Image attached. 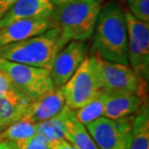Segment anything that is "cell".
<instances>
[{
    "instance_id": "6da1fadb",
    "label": "cell",
    "mask_w": 149,
    "mask_h": 149,
    "mask_svg": "<svg viewBox=\"0 0 149 149\" xmlns=\"http://www.w3.org/2000/svg\"><path fill=\"white\" fill-rule=\"evenodd\" d=\"M91 39L92 55L109 62L129 65L125 9L120 3L109 1L101 7Z\"/></svg>"
},
{
    "instance_id": "7a4b0ae2",
    "label": "cell",
    "mask_w": 149,
    "mask_h": 149,
    "mask_svg": "<svg viewBox=\"0 0 149 149\" xmlns=\"http://www.w3.org/2000/svg\"><path fill=\"white\" fill-rule=\"evenodd\" d=\"M69 43L62 37L58 27L25 40L0 47V58L50 70L57 53Z\"/></svg>"
},
{
    "instance_id": "3957f363",
    "label": "cell",
    "mask_w": 149,
    "mask_h": 149,
    "mask_svg": "<svg viewBox=\"0 0 149 149\" xmlns=\"http://www.w3.org/2000/svg\"><path fill=\"white\" fill-rule=\"evenodd\" d=\"M101 10L99 0H73L53 7L50 17L68 42H86L93 35Z\"/></svg>"
},
{
    "instance_id": "277c9868",
    "label": "cell",
    "mask_w": 149,
    "mask_h": 149,
    "mask_svg": "<svg viewBox=\"0 0 149 149\" xmlns=\"http://www.w3.org/2000/svg\"><path fill=\"white\" fill-rule=\"evenodd\" d=\"M0 72L5 74L17 89L32 102L37 101L53 88L49 71L0 58Z\"/></svg>"
},
{
    "instance_id": "5b68a950",
    "label": "cell",
    "mask_w": 149,
    "mask_h": 149,
    "mask_svg": "<svg viewBox=\"0 0 149 149\" xmlns=\"http://www.w3.org/2000/svg\"><path fill=\"white\" fill-rule=\"evenodd\" d=\"M96 57L97 72L101 89L107 93H135L145 102L147 100V82L141 79L129 65L109 62Z\"/></svg>"
},
{
    "instance_id": "8992f818",
    "label": "cell",
    "mask_w": 149,
    "mask_h": 149,
    "mask_svg": "<svg viewBox=\"0 0 149 149\" xmlns=\"http://www.w3.org/2000/svg\"><path fill=\"white\" fill-rule=\"evenodd\" d=\"M62 90L66 106L72 111L81 108L102 90L94 55L82 61L70 79L62 86Z\"/></svg>"
},
{
    "instance_id": "52a82bcc",
    "label": "cell",
    "mask_w": 149,
    "mask_h": 149,
    "mask_svg": "<svg viewBox=\"0 0 149 149\" xmlns=\"http://www.w3.org/2000/svg\"><path fill=\"white\" fill-rule=\"evenodd\" d=\"M136 114L116 120L100 117L85 128L99 149H129Z\"/></svg>"
},
{
    "instance_id": "ba28073f",
    "label": "cell",
    "mask_w": 149,
    "mask_h": 149,
    "mask_svg": "<svg viewBox=\"0 0 149 149\" xmlns=\"http://www.w3.org/2000/svg\"><path fill=\"white\" fill-rule=\"evenodd\" d=\"M128 37V61L135 73L148 83L149 23L141 22L125 10Z\"/></svg>"
},
{
    "instance_id": "9c48e42d",
    "label": "cell",
    "mask_w": 149,
    "mask_h": 149,
    "mask_svg": "<svg viewBox=\"0 0 149 149\" xmlns=\"http://www.w3.org/2000/svg\"><path fill=\"white\" fill-rule=\"evenodd\" d=\"M85 42L71 41L55 56L49 74L54 87H62L87 57Z\"/></svg>"
},
{
    "instance_id": "30bf717a",
    "label": "cell",
    "mask_w": 149,
    "mask_h": 149,
    "mask_svg": "<svg viewBox=\"0 0 149 149\" xmlns=\"http://www.w3.org/2000/svg\"><path fill=\"white\" fill-rule=\"evenodd\" d=\"M56 27L52 17H35L14 22L0 27V47L25 40Z\"/></svg>"
},
{
    "instance_id": "8fae6325",
    "label": "cell",
    "mask_w": 149,
    "mask_h": 149,
    "mask_svg": "<svg viewBox=\"0 0 149 149\" xmlns=\"http://www.w3.org/2000/svg\"><path fill=\"white\" fill-rule=\"evenodd\" d=\"M146 103L148 102H145L135 93H129V92L108 93L103 117L112 120L128 117L138 113Z\"/></svg>"
},
{
    "instance_id": "7c38bea8",
    "label": "cell",
    "mask_w": 149,
    "mask_h": 149,
    "mask_svg": "<svg viewBox=\"0 0 149 149\" xmlns=\"http://www.w3.org/2000/svg\"><path fill=\"white\" fill-rule=\"evenodd\" d=\"M52 11L49 0H19L0 17V27L17 20L50 17Z\"/></svg>"
},
{
    "instance_id": "4fadbf2b",
    "label": "cell",
    "mask_w": 149,
    "mask_h": 149,
    "mask_svg": "<svg viewBox=\"0 0 149 149\" xmlns=\"http://www.w3.org/2000/svg\"><path fill=\"white\" fill-rule=\"evenodd\" d=\"M65 106L66 103L62 87H55L40 99L30 103L25 116L35 123H39L58 114Z\"/></svg>"
},
{
    "instance_id": "5bb4252c",
    "label": "cell",
    "mask_w": 149,
    "mask_h": 149,
    "mask_svg": "<svg viewBox=\"0 0 149 149\" xmlns=\"http://www.w3.org/2000/svg\"><path fill=\"white\" fill-rule=\"evenodd\" d=\"M65 139L77 149H99L85 125L79 123L74 117V111L68 109L64 121Z\"/></svg>"
},
{
    "instance_id": "9a60e30c",
    "label": "cell",
    "mask_w": 149,
    "mask_h": 149,
    "mask_svg": "<svg viewBox=\"0 0 149 149\" xmlns=\"http://www.w3.org/2000/svg\"><path fill=\"white\" fill-rule=\"evenodd\" d=\"M31 101L0 97V133L26 115Z\"/></svg>"
},
{
    "instance_id": "2e32d148",
    "label": "cell",
    "mask_w": 149,
    "mask_h": 149,
    "mask_svg": "<svg viewBox=\"0 0 149 149\" xmlns=\"http://www.w3.org/2000/svg\"><path fill=\"white\" fill-rule=\"evenodd\" d=\"M129 149H149V109L144 104L135 116Z\"/></svg>"
},
{
    "instance_id": "e0dca14e",
    "label": "cell",
    "mask_w": 149,
    "mask_h": 149,
    "mask_svg": "<svg viewBox=\"0 0 149 149\" xmlns=\"http://www.w3.org/2000/svg\"><path fill=\"white\" fill-rule=\"evenodd\" d=\"M36 124L27 116L15 122L0 133V138L17 144V148L37 134Z\"/></svg>"
},
{
    "instance_id": "ac0fdd59",
    "label": "cell",
    "mask_w": 149,
    "mask_h": 149,
    "mask_svg": "<svg viewBox=\"0 0 149 149\" xmlns=\"http://www.w3.org/2000/svg\"><path fill=\"white\" fill-rule=\"evenodd\" d=\"M68 107L56 114L53 117L39 122L36 124V132L38 135L42 136L47 142L65 139V126L64 121L68 111Z\"/></svg>"
},
{
    "instance_id": "d6986e66",
    "label": "cell",
    "mask_w": 149,
    "mask_h": 149,
    "mask_svg": "<svg viewBox=\"0 0 149 149\" xmlns=\"http://www.w3.org/2000/svg\"><path fill=\"white\" fill-rule=\"evenodd\" d=\"M107 95L108 93L106 91L101 90L87 104L74 111V117L82 125H86L98 118L103 117L104 111H105Z\"/></svg>"
},
{
    "instance_id": "ffe728a7",
    "label": "cell",
    "mask_w": 149,
    "mask_h": 149,
    "mask_svg": "<svg viewBox=\"0 0 149 149\" xmlns=\"http://www.w3.org/2000/svg\"><path fill=\"white\" fill-rule=\"evenodd\" d=\"M126 5L134 17L149 23V0H126Z\"/></svg>"
},
{
    "instance_id": "44dd1931",
    "label": "cell",
    "mask_w": 149,
    "mask_h": 149,
    "mask_svg": "<svg viewBox=\"0 0 149 149\" xmlns=\"http://www.w3.org/2000/svg\"><path fill=\"white\" fill-rule=\"evenodd\" d=\"M0 97L17 98V99H26L31 101L24 94L20 92L12 80L5 74L0 72ZM32 102V101H31Z\"/></svg>"
},
{
    "instance_id": "7402d4cb",
    "label": "cell",
    "mask_w": 149,
    "mask_h": 149,
    "mask_svg": "<svg viewBox=\"0 0 149 149\" xmlns=\"http://www.w3.org/2000/svg\"><path fill=\"white\" fill-rule=\"evenodd\" d=\"M19 149H49V142L43 136L36 134L20 145Z\"/></svg>"
},
{
    "instance_id": "603a6c76",
    "label": "cell",
    "mask_w": 149,
    "mask_h": 149,
    "mask_svg": "<svg viewBox=\"0 0 149 149\" xmlns=\"http://www.w3.org/2000/svg\"><path fill=\"white\" fill-rule=\"evenodd\" d=\"M49 149H77L73 144H71L66 139H61V141H55L52 142H49Z\"/></svg>"
},
{
    "instance_id": "cb8c5ba5",
    "label": "cell",
    "mask_w": 149,
    "mask_h": 149,
    "mask_svg": "<svg viewBox=\"0 0 149 149\" xmlns=\"http://www.w3.org/2000/svg\"><path fill=\"white\" fill-rule=\"evenodd\" d=\"M19 0H0V17Z\"/></svg>"
},
{
    "instance_id": "d4e9b609",
    "label": "cell",
    "mask_w": 149,
    "mask_h": 149,
    "mask_svg": "<svg viewBox=\"0 0 149 149\" xmlns=\"http://www.w3.org/2000/svg\"><path fill=\"white\" fill-rule=\"evenodd\" d=\"M0 149H19L16 143L0 138Z\"/></svg>"
},
{
    "instance_id": "484cf974",
    "label": "cell",
    "mask_w": 149,
    "mask_h": 149,
    "mask_svg": "<svg viewBox=\"0 0 149 149\" xmlns=\"http://www.w3.org/2000/svg\"><path fill=\"white\" fill-rule=\"evenodd\" d=\"M49 1L53 7H57V6H61L66 4V3H69L71 1H73V0H49Z\"/></svg>"
},
{
    "instance_id": "4316f807",
    "label": "cell",
    "mask_w": 149,
    "mask_h": 149,
    "mask_svg": "<svg viewBox=\"0 0 149 149\" xmlns=\"http://www.w3.org/2000/svg\"><path fill=\"white\" fill-rule=\"evenodd\" d=\"M121 1H124V0H121Z\"/></svg>"
}]
</instances>
